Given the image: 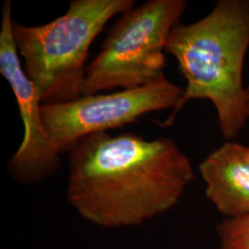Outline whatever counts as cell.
I'll return each instance as SVG.
<instances>
[{"mask_svg": "<svg viewBox=\"0 0 249 249\" xmlns=\"http://www.w3.org/2000/svg\"><path fill=\"white\" fill-rule=\"evenodd\" d=\"M68 153L69 203L107 229L140 226L167 213L194 178L189 158L166 137L92 134Z\"/></svg>", "mask_w": 249, "mask_h": 249, "instance_id": "cell-1", "label": "cell"}, {"mask_svg": "<svg viewBox=\"0 0 249 249\" xmlns=\"http://www.w3.org/2000/svg\"><path fill=\"white\" fill-rule=\"evenodd\" d=\"M249 47V0H220L191 24L178 22L170 33L165 52L178 62L187 81L178 107L164 125L173 123L190 100L213 104L223 138L230 140L249 119L243 67Z\"/></svg>", "mask_w": 249, "mask_h": 249, "instance_id": "cell-2", "label": "cell"}, {"mask_svg": "<svg viewBox=\"0 0 249 249\" xmlns=\"http://www.w3.org/2000/svg\"><path fill=\"white\" fill-rule=\"evenodd\" d=\"M134 0H72L62 16L43 25L13 21V37L23 70L43 105L82 96L89 47L107 22L135 7Z\"/></svg>", "mask_w": 249, "mask_h": 249, "instance_id": "cell-3", "label": "cell"}, {"mask_svg": "<svg viewBox=\"0 0 249 249\" xmlns=\"http://www.w3.org/2000/svg\"><path fill=\"white\" fill-rule=\"evenodd\" d=\"M187 6L186 0H150L123 12L87 66L82 96L139 88L162 78L170 33Z\"/></svg>", "mask_w": 249, "mask_h": 249, "instance_id": "cell-4", "label": "cell"}, {"mask_svg": "<svg viewBox=\"0 0 249 249\" xmlns=\"http://www.w3.org/2000/svg\"><path fill=\"white\" fill-rule=\"evenodd\" d=\"M184 92L185 88L163 76L139 88L43 105L42 116L47 132L63 154L89 135L131 124L149 113L175 110Z\"/></svg>", "mask_w": 249, "mask_h": 249, "instance_id": "cell-5", "label": "cell"}, {"mask_svg": "<svg viewBox=\"0 0 249 249\" xmlns=\"http://www.w3.org/2000/svg\"><path fill=\"white\" fill-rule=\"evenodd\" d=\"M12 2L5 1L0 30V73L8 80L24 124L23 140L8 163L11 178L19 184L36 185L58 170L61 151L45 128L42 99L19 60L13 37Z\"/></svg>", "mask_w": 249, "mask_h": 249, "instance_id": "cell-6", "label": "cell"}, {"mask_svg": "<svg viewBox=\"0 0 249 249\" xmlns=\"http://www.w3.org/2000/svg\"><path fill=\"white\" fill-rule=\"evenodd\" d=\"M206 196L230 218L249 213V146L225 142L199 164Z\"/></svg>", "mask_w": 249, "mask_h": 249, "instance_id": "cell-7", "label": "cell"}, {"mask_svg": "<svg viewBox=\"0 0 249 249\" xmlns=\"http://www.w3.org/2000/svg\"><path fill=\"white\" fill-rule=\"evenodd\" d=\"M217 249H249V213L225 220L218 227Z\"/></svg>", "mask_w": 249, "mask_h": 249, "instance_id": "cell-8", "label": "cell"}, {"mask_svg": "<svg viewBox=\"0 0 249 249\" xmlns=\"http://www.w3.org/2000/svg\"><path fill=\"white\" fill-rule=\"evenodd\" d=\"M245 94H246V107H247V112L249 117V85L245 89Z\"/></svg>", "mask_w": 249, "mask_h": 249, "instance_id": "cell-9", "label": "cell"}]
</instances>
